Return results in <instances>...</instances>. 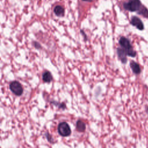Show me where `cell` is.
Segmentation results:
<instances>
[{"label":"cell","instance_id":"obj_1","mask_svg":"<svg viewBox=\"0 0 148 148\" xmlns=\"http://www.w3.org/2000/svg\"><path fill=\"white\" fill-rule=\"evenodd\" d=\"M119 44L121 46V47L124 49L127 55L129 57H135L136 55V51L134 50L130 41L129 39L124 36H121L119 39Z\"/></svg>","mask_w":148,"mask_h":148},{"label":"cell","instance_id":"obj_2","mask_svg":"<svg viewBox=\"0 0 148 148\" xmlns=\"http://www.w3.org/2000/svg\"><path fill=\"white\" fill-rule=\"evenodd\" d=\"M142 3L140 0H128L123 3L124 8L130 12H137L141 7Z\"/></svg>","mask_w":148,"mask_h":148},{"label":"cell","instance_id":"obj_3","mask_svg":"<svg viewBox=\"0 0 148 148\" xmlns=\"http://www.w3.org/2000/svg\"><path fill=\"white\" fill-rule=\"evenodd\" d=\"M57 130L58 134L62 136L66 137L71 134V128L66 122H61L58 125Z\"/></svg>","mask_w":148,"mask_h":148},{"label":"cell","instance_id":"obj_4","mask_svg":"<svg viewBox=\"0 0 148 148\" xmlns=\"http://www.w3.org/2000/svg\"><path fill=\"white\" fill-rule=\"evenodd\" d=\"M9 88L11 91L17 96H20L23 92L22 85L17 81H13L10 83Z\"/></svg>","mask_w":148,"mask_h":148},{"label":"cell","instance_id":"obj_5","mask_svg":"<svg viewBox=\"0 0 148 148\" xmlns=\"http://www.w3.org/2000/svg\"><path fill=\"white\" fill-rule=\"evenodd\" d=\"M130 24L135 27L138 29L139 30H143L144 29V25L143 22L142 21V20L138 17L136 16H132L131 18V21H130Z\"/></svg>","mask_w":148,"mask_h":148},{"label":"cell","instance_id":"obj_6","mask_svg":"<svg viewBox=\"0 0 148 148\" xmlns=\"http://www.w3.org/2000/svg\"><path fill=\"white\" fill-rule=\"evenodd\" d=\"M117 56L119 60L121 61V62L124 64H126L127 61V55L124 49H123L122 47H118L117 49Z\"/></svg>","mask_w":148,"mask_h":148},{"label":"cell","instance_id":"obj_7","mask_svg":"<svg viewBox=\"0 0 148 148\" xmlns=\"http://www.w3.org/2000/svg\"><path fill=\"white\" fill-rule=\"evenodd\" d=\"M130 65L134 73L136 75H139L140 73L141 69L139 65L137 62H136L134 61H131Z\"/></svg>","mask_w":148,"mask_h":148},{"label":"cell","instance_id":"obj_8","mask_svg":"<svg viewBox=\"0 0 148 148\" xmlns=\"http://www.w3.org/2000/svg\"><path fill=\"white\" fill-rule=\"evenodd\" d=\"M54 13L58 17H62L65 13L64 8L60 5H57L54 8Z\"/></svg>","mask_w":148,"mask_h":148},{"label":"cell","instance_id":"obj_9","mask_svg":"<svg viewBox=\"0 0 148 148\" xmlns=\"http://www.w3.org/2000/svg\"><path fill=\"white\" fill-rule=\"evenodd\" d=\"M76 129L79 132H83L86 130V124L80 120L77 121L76 124Z\"/></svg>","mask_w":148,"mask_h":148},{"label":"cell","instance_id":"obj_10","mask_svg":"<svg viewBox=\"0 0 148 148\" xmlns=\"http://www.w3.org/2000/svg\"><path fill=\"white\" fill-rule=\"evenodd\" d=\"M42 79L44 82H46V83L51 82V80H53V76L51 73L48 71H45L42 75Z\"/></svg>","mask_w":148,"mask_h":148},{"label":"cell","instance_id":"obj_11","mask_svg":"<svg viewBox=\"0 0 148 148\" xmlns=\"http://www.w3.org/2000/svg\"><path fill=\"white\" fill-rule=\"evenodd\" d=\"M137 13L139 15L142 16L144 17L148 18V10L143 5L141 6L140 8L137 11Z\"/></svg>","mask_w":148,"mask_h":148},{"label":"cell","instance_id":"obj_12","mask_svg":"<svg viewBox=\"0 0 148 148\" xmlns=\"http://www.w3.org/2000/svg\"><path fill=\"white\" fill-rule=\"evenodd\" d=\"M53 103L54 105H57V106H58V107L60 108H61V109H64L66 108V105H65V104L64 103H58V102H55V101L53 102Z\"/></svg>","mask_w":148,"mask_h":148},{"label":"cell","instance_id":"obj_13","mask_svg":"<svg viewBox=\"0 0 148 148\" xmlns=\"http://www.w3.org/2000/svg\"><path fill=\"white\" fill-rule=\"evenodd\" d=\"M46 138H47V140H48L49 142H50V143H54V140H53V139L52 138L51 136L49 134L46 133Z\"/></svg>","mask_w":148,"mask_h":148},{"label":"cell","instance_id":"obj_14","mask_svg":"<svg viewBox=\"0 0 148 148\" xmlns=\"http://www.w3.org/2000/svg\"><path fill=\"white\" fill-rule=\"evenodd\" d=\"M33 45L37 49H39L41 48V45L37 42H33Z\"/></svg>","mask_w":148,"mask_h":148},{"label":"cell","instance_id":"obj_15","mask_svg":"<svg viewBox=\"0 0 148 148\" xmlns=\"http://www.w3.org/2000/svg\"><path fill=\"white\" fill-rule=\"evenodd\" d=\"M80 33H81V34L83 35V38H84V40H86L87 39V37L86 34L84 33V32L82 29H80Z\"/></svg>","mask_w":148,"mask_h":148},{"label":"cell","instance_id":"obj_16","mask_svg":"<svg viewBox=\"0 0 148 148\" xmlns=\"http://www.w3.org/2000/svg\"><path fill=\"white\" fill-rule=\"evenodd\" d=\"M83 1H84V2H92L93 0H82Z\"/></svg>","mask_w":148,"mask_h":148},{"label":"cell","instance_id":"obj_17","mask_svg":"<svg viewBox=\"0 0 148 148\" xmlns=\"http://www.w3.org/2000/svg\"><path fill=\"white\" fill-rule=\"evenodd\" d=\"M146 112L147 114H148V106H146Z\"/></svg>","mask_w":148,"mask_h":148}]
</instances>
